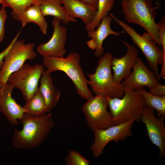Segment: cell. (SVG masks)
<instances>
[{"label": "cell", "instance_id": "cell-1", "mask_svg": "<svg viewBox=\"0 0 165 165\" xmlns=\"http://www.w3.org/2000/svg\"><path fill=\"white\" fill-rule=\"evenodd\" d=\"M38 116L24 113L19 120L22 123L21 130H13L12 144L18 149H31L40 146L55 125L50 112Z\"/></svg>", "mask_w": 165, "mask_h": 165}, {"label": "cell", "instance_id": "cell-2", "mask_svg": "<svg viewBox=\"0 0 165 165\" xmlns=\"http://www.w3.org/2000/svg\"><path fill=\"white\" fill-rule=\"evenodd\" d=\"M42 64L50 73L64 72L72 81L77 94L87 101L94 97L87 86L88 80L80 65L81 57L77 53H69L65 58L43 56Z\"/></svg>", "mask_w": 165, "mask_h": 165}, {"label": "cell", "instance_id": "cell-3", "mask_svg": "<svg viewBox=\"0 0 165 165\" xmlns=\"http://www.w3.org/2000/svg\"><path fill=\"white\" fill-rule=\"evenodd\" d=\"M122 5L126 21L143 27L162 48L157 23L155 22L159 5L154 6L153 0H127L122 2Z\"/></svg>", "mask_w": 165, "mask_h": 165}, {"label": "cell", "instance_id": "cell-4", "mask_svg": "<svg viewBox=\"0 0 165 165\" xmlns=\"http://www.w3.org/2000/svg\"><path fill=\"white\" fill-rule=\"evenodd\" d=\"M109 14L115 21L131 37L134 43L137 45L145 55L149 67L156 75L158 80L165 78V56L160 49L147 32L142 35H139L132 27L113 14Z\"/></svg>", "mask_w": 165, "mask_h": 165}, {"label": "cell", "instance_id": "cell-5", "mask_svg": "<svg viewBox=\"0 0 165 165\" xmlns=\"http://www.w3.org/2000/svg\"><path fill=\"white\" fill-rule=\"evenodd\" d=\"M113 57L110 52L100 57L95 73L92 74L87 73L90 79L87 83L96 95L120 98L124 94L125 90L121 83L116 82L113 80L111 66Z\"/></svg>", "mask_w": 165, "mask_h": 165}, {"label": "cell", "instance_id": "cell-6", "mask_svg": "<svg viewBox=\"0 0 165 165\" xmlns=\"http://www.w3.org/2000/svg\"><path fill=\"white\" fill-rule=\"evenodd\" d=\"M122 99L106 97L115 125L134 119L139 122L145 106V98L136 90L125 89Z\"/></svg>", "mask_w": 165, "mask_h": 165}, {"label": "cell", "instance_id": "cell-7", "mask_svg": "<svg viewBox=\"0 0 165 165\" xmlns=\"http://www.w3.org/2000/svg\"><path fill=\"white\" fill-rule=\"evenodd\" d=\"M24 40H15L4 57V63L0 70V84L7 82L9 76L18 71L27 60L36 57L33 43L25 44Z\"/></svg>", "mask_w": 165, "mask_h": 165}, {"label": "cell", "instance_id": "cell-8", "mask_svg": "<svg viewBox=\"0 0 165 165\" xmlns=\"http://www.w3.org/2000/svg\"><path fill=\"white\" fill-rule=\"evenodd\" d=\"M132 72L121 83L125 89L135 90L147 87L150 94L157 96L165 95V86L160 84L152 71L150 70L138 57L133 67Z\"/></svg>", "mask_w": 165, "mask_h": 165}, {"label": "cell", "instance_id": "cell-9", "mask_svg": "<svg viewBox=\"0 0 165 165\" xmlns=\"http://www.w3.org/2000/svg\"><path fill=\"white\" fill-rule=\"evenodd\" d=\"M44 71L43 65L24 64L17 71L12 73L7 81L21 92L26 102L28 101L38 90L39 80Z\"/></svg>", "mask_w": 165, "mask_h": 165}, {"label": "cell", "instance_id": "cell-10", "mask_svg": "<svg viewBox=\"0 0 165 165\" xmlns=\"http://www.w3.org/2000/svg\"><path fill=\"white\" fill-rule=\"evenodd\" d=\"M108 106L107 98L99 95L87 101L82 105L87 125L91 130L106 129L115 125L111 114L107 110Z\"/></svg>", "mask_w": 165, "mask_h": 165}, {"label": "cell", "instance_id": "cell-11", "mask_svg": "<svg viewBox=\"0 0 165 165\" xmlns=\"http://www.w3.org/2000/svg\"><path fill=\"white\" fill-rule=\"evenodd\" d=\"M135 121L132 119L126 122L114 125L106 129L94 130V141L90 147L92 154L99 157L103 153L106 145L110 141H124L132 135L131 128Z\"/></svg>", "mask_w": 165, "mask_h": 165}, {"label": "cell", "instance_id": "cell-12", "mask_svg": "<svg viewBox=\"0 0 165 165\" xmlns=\"http://www.w3.org/2000/svg\"><path fill=\"white\" fill-rule=\"evenodd\" d=\"M157 118L154 109L145 105L141 112V120L145 124L147 135L152 144L160 150V156H165V115Z\"/></svg>", "mask_w": 165, "mask_h": 165}, {"label": "cell", "instance_id": "cell-13", "mask_svg": "<svg viewBox=\"0 0 165 165\" xmlns=\"http://www.w3.org/2000/svg\"><path fill=\"white\" fill-rule=\"evenodd\" d=\"M60 24L58 19L53 18L52 22L54 29L52 37L48 42L40 44L37 48L38 52L41 55L62 57L66 53L67 29L61 26Z\"/></svg>", "mask_w": 165, "mask_h": 165}, {"label": "cell", "instance_id": "cell-14", "mask_svg": "<svg viewBox=\"0 0 165 165\" xmlns=\"http://www.w3.org/2000/svg\"><path fill=\"white\" fill-rule=\"evenodd\" d=\"M14 86L7 82L0 84V112L7 119L9 122L13 126L20 124V120L26 111L18 104L12 96Z\"/></svg>", "mask_w": 165, "mask_h": 165}, {"label": "cell", "instance_id": "cell-15", "mask_svg": "<svg viewBox=\"0 0 165 165\" xmlns=\"http://www.w3.org/2000/svg\"><path fill=\"white\" fill-rule=\"evenodd\" d=\"M126 47L127 53L119 58L113 57L111 62V68L113 70L112 78L116 82L121 83L123 79L127 78L131 74L138 58V50L135 46L125 41L118 39Z\"/></svg>", "mask_w": 165, "mask_h": 165}, {"label": "cell", "instance_id": "cell-16", "mask_svg": "<svg viewBox=\"0 0 165 165\" xmlns=\"http://www.w3.org/2000/svg\"><path fill=\"white\" fill-rule=\"evenodd\" d=\"M112 19L111 16H107L102 20L96 30L87 32L88 37L91 39L86 42L87 45L90 48L95 50L94 54L96 57H100L103 55V43L108 36L113 35L118 36L122 33L114 31L112 29L110 24Z\"/></svg>", "mask_w": 165, "mask_h": 165}, {"label": "cell", "instance_id": "cell-17", "mask_svg": "<svg viewBox=\"0 0 165 165\" xmlns=\"http://www.w3.org/2000/svg\"><path fill=\"white\" fill-rule=\"evenodd\" d=\"M69 15L74 18H79L85 26L90 24L95 18L97 10L95 9L78 0H59Z\"/></svg>", "mask_w": 165, "mask_h": 165}, {"label": "cell", "instance_id": "cell-18", "mask_svg": "<svg viewBox=\"0 0 165 165\" xmlns=\"http://www.w3.org/2000/svg\"><path fill=\"white\" fill-rule=\"evenodd\" d=\"M40 80L38 90L44 98L48 112H50L56 106L60 98V92L53 85L50 73L47 71L43 72Z\"/></svg>", "mask_w": 165, "mask_h": 165}, {"label": "cell", "instance_id": "cell-19", "mask_svg": "<svg viewBox=\"0 0 165 165\" xmlns=\"http://www.w3.org/2000/svg\"><path fill=\"white\" fill-rule=\"evenodd\" d=\"M11 14L15 20L21 22L23 27L30 22H33L38 26L43 34H46L47 23L41 12L39 4L31 6L21 13H16L11 12Z\"/></svg>", "mask_w": 165, "mask_h": 165}, {"label": "cell", "instance_id": "cell-20", "mask_svg": "<svg viewBox=\"0 0 165 165\" xmlns=\"http://www.w3.org/2000/svg\"><path fill=\"white\" fill-rule=\"evenodd\" d=\"M59 0H42L40 5L41 12L44 16H51L58 19L65 25L69 22H77L75 19L70 16Z\"/></svg>", "mask_w": 165, "mask_h": 165}, {"label": "cell", "instance_id": "cell-21", "mask_svg": "<svg viewBox=\"0 0 165 165\" xmlns=\"http://www.w3.org/2000/svg\"><path fill=\"white\" fill-rule=\"evenodd\" d=\"M23 107L26 111L25 113L31 116L40 115L48 112L44 98L38 89Z\"/></svg>", "mask_w": 165, "mask_h": 165}, {"label": "cell", "instance_id": "cell-22", "mask_svg": "<svg viewBox=\"0 0 165 165\" xmlns=\"http://www.w3.org/2000/svg\"><path fill=\"white\" fill-rule=\"evenodd\" d=\"M135 90L144 97L145 105L152 107L157 111V116L165 115V95L157 96L153 95L143 88Z\"/></svg>", "mask_w": 165, "mask_h": 165}, {"label": "cell", "instance_id": "cell-23", "mask_svg": "<svg viewBox=\"0 0 165 165\" xmlns=\"http://www.w3.org/2000/svg\"><path fill=\"white\" fill-rule=\"evenodd\" d=\"M115 2V0H98V8L95 18L90 24L85 26L87 32L94 31L98 27L102 20L108 16L114 5Z\"/></svg>", "mask_w": 165, "mask_h": 165}, {"label": "cell", "instance_id": "cell-24", "mask_svg": "<svg viewBox=\"0 0 165 165\" xmlns=\"http://www.w3.org/2000/svg\"><path fill=\"white\" fill-rule=\"evenodd\" d=\"M2 8L9 7L12 12L16 13H21L27 8L35 4L40 5L42 0H2Z\"/></svg>", "mask_w": 165, "mask_h": 165}, {"label": "cell", "instance_id": "cell-25", "mask_svg": "<svg viewBox=\"0 0 165 165\" xmlns=\"http://www.w3.org/2000/svg\"><path fill=\"white\" fill-rule=\"evenodd\" d=\"M68 156L64 159L66 165H89V161L80 152L75 150L68 149Z\"/></svg>", "mask_w": 165, "mask_h": 165}, {"label": "cell", "instance_id": "cell-26", "mask_svg": "<svg viewBox=\"0 0 165 165\" xmlns=\"http://www.w3.org/2000/svg\"><path fill=\"white\" fill-rule=\"evenodd\" d=\"M157 24L158 27L160 42L165 56V16H164Z\"/></svg>", "mask_w": 165, "mask_h": 165}, {"label": "cell", "instance_id": "cell-27", "mask_svg": "<svg viewBox=\"0 0 165 165\" xmlns=\"http://www.w3.org/2000/svg\"><path fill=\"white\" fill-rule=\"evenodd\" d=\"M7 17L6 9L5 8H0V43L3 42L5 37V24Z\"/></svg>", "mask_w": 165, "mask_h": 165}, {"label": "cell", "instance_id": "cell-28", "mask_svg": "<svg viewBox=\"0 0 165 165\" xmlns=\"http://www.w3.org/2000/svg\"><path fill=\"white\" fill-rule=\"evenodd\" d=\"M78 0L95 9H98V0Z\"/></svg>", "mask_w": 165, "mask_h": 165}, {"label": "cell", "instance_id": "cell-29", "mask_svg": "<svg viewBox=\"0 0 165 165\" xmlns=\"http://www.w3.org/2000/svg\"><path fill=\"white\" fill-rule=\"evenodd\" d=\"M13 43L11 42L8 46L2 52L0 53V69H1L4 64V57L7 54L13 45Z\"/></svg>", "mask_w": 165, "mask_h": 165}, {"label": "cell", "instance_id": "cell-30", "mask_svg": "<svg viewBox=\"0 0 165 165\" xmlns=\"http://www.w3.org/2000/svg\"><path fill=\"white\" fill-rule=\"evenodd\" d=\"M2 0H0V4H2Z\"/></svg>", "mask_w": 165, "mask_h": 165}, {"label": "cell", "instance_id": "cell-31", "mask_svg": "<svg viewBox=\"0 0 165 165\" xmlns=\"http://www.w3.org/2000/svg\"><path fill=\"white\" fill-rule=\"evenodd\" d=\"M122 0V2H126L127 1V0Z\"/></svg>", "mask_w": 165, "mask_h": 165}, {"label": "cell", "instance_id": "cell-32", "mask_svg": "<svg viewBox=\"0 0 165 165\" xmlns=\"http://www.w3.org/2000/svg\"></svg>", "mask_w": 165, "mask_h": 165}]
</instances>
